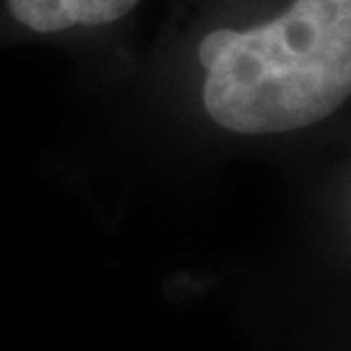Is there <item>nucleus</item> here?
<instances>
[{"instance_id": "obj_2", "label": "nucleus", "mask_w": 351, "mask_h": 351, "mask_svg": "<svg viewBox=\"0 0 351 351\" xmlns=\"http://www.w3.org/2000/svg\"><path fill=\"white\" fill-rule=\"evenodd\" d=\"M138 0H8V11L37 34H60L75 26H104L123 19Z\"/></svg>"}, {"instance_id": "obj_1", "label": "nucleus", "mask_w": 351, "mask_h": 351, "mask_svg": "<svg viewBox=\"0 0 351 351\" xmlns=\"http://www.w3.org/2000/svg\"><path fill=\"white\" fill-rule=\"evenodd\" d=\"M198 63L206 114L226 133L317 125L351 94V0H294L268 24L213 29Z\"/></svg>"}]
</instances>
